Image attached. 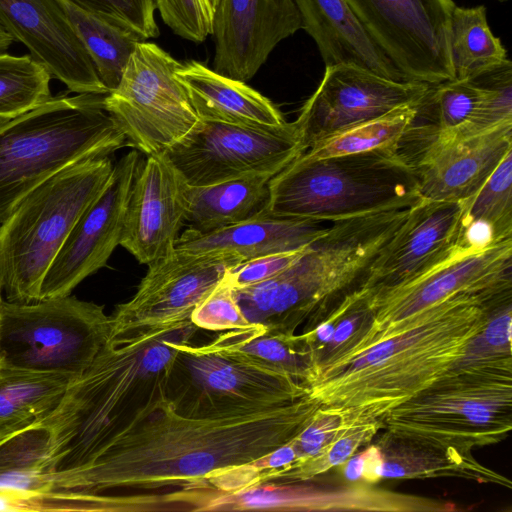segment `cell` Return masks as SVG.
<instances>
[{
    "label": "cell",
    "instance_id": "6da1fadb",
    "mask_svg": "<svg viewBox=\"0 0 512 512\" xmlns=\"http://www.w3.org/2000/svg\"><path fill=\"white\" fill-rule=\"evenodd\" d=\"M320 406L309 393L265 410L188 417L165 398L56 496L68 511H204L223 472L293 441Z\"/></svg>",
    "mask_w": 512,
    "mask_h": 512
},
{
    "label": "cell",
    "instance_id": "7a4b0ae2",
    "mask_svg": "<svg viewBox=\"0 0 512 512\" xmlns=\"http://www.w3.org/2000/svg\"><path fill=\"white\" fill-rule=\"evenodd\" d=\"M197 329L189 322L109 340L92 364L69 381L57 405L36 422L48 434L51 495L167 398L178 344Z\"/></svg>",
    "mask_w": 512,
    "mask_h": 512
},
{
    "label": "cell",
    "instance_id": "3957f363",
    "mask_svg": "<svg viewBox=\"0 0 512 512\" xmlns=\"http://www.w3.org/2000/svg\"><path fill=\"white\" fill-rule=\"evenodd\" d=\"M490 302L451 296L403 320L361 352L312 363L305 379L310 396L322 406L382 422L465 359L487 324Z\"/></svg>",
    "mask_w": 512,
    "mask_h": 512
},
{
    "label": "cell",
    "instance_id": "277c9868",
    "mask_svg": "<svg viewBox=\"0 0 512 512\" xmlns=\"http://www.w3.org/2000/svg\"><path fill=\"white\" fill-rule=\"evenodd\" d=\"M104 95L62 92L19 115L0 118V223L59 171L109 156L126 144L104 108Z\"/></svg>",
    "mask_w": 512,
    "mask_h": 512
},
{
    "label": "cell",
    "instance_id": "5b68a950",
    "mask_svg": "<svg viewBox=\"0 0 512 512\" xmlns=\"http://www.w3.org/2000/svg\"><path fill=\"white\" fill-rule=\"evenodd\" d=\"M382 425L403 437L464 451L502 441L512 429L511 350L492 348L480 334L457 367L391 410Z\"/></svg>",
    "mask_w": 512,
    "mask_h": 512
},
{
    "label": "cell",
    "instance_id": "8992f818",
    "mask_svg": "<svg viewBox=\"0 0 512 512\" xmlns=\"http://www.w3.org/2000/svg\"><path fill=\"white\" fill-rule=\"evenodd\" d=\"M420 200L414 168L401 152L299 155L270 179L265 215L336 222L409 208Z\"/></svg>",
    "mask_w": 512,
    "mask_h": 512
},
{
    "label": "cell",
    "instance_id": "52a82bcc",
    "mask_svg": "<svg viewBox=\"0 0 512 512\" xmlns=\"http://www.w3.org/2000/svg\"><path fill=\"white\" fill-rule=\"evenodd\" d=\"M113 167L109 156L70 165L29 192L0 223V287L7 301L40 300L48 268Z\"/></svg>",
    "mask_w": 512,
    "mask_h": 512
},
{
    "label": "cell",
    "instance_id": "ba28073f",
    "mask_svg": "<svg viewBox=\"0 0 512 512\" xmlns=\"http://www.w3.org/2000/svg\"><path fill=\"white\" fill-rule=\"evenodd\" d=\"M104 307L71 294L0 304L1 366L74 378L110 340Z\"/></svg>",
    "mask_w": 512,
    "mask_h": 512
},
{
    "label": "cell",
    "instance_id": "9c48e42d",
    "mask_svg": "<svg viewBox=\"0 0 512 512\" xmlns=\"http://www.w3.org/2000/svg\"><path fill=\"white\" fill-rule=\"evenodd\" d=\"M309 394L289 373L253 364L210 343L178 344L167 384L175 411L188 417L237 415L281 406Z\"/></svg>",
    "mask_w": 512,
    "mask_h": 512
},
{
    "label": "cell",
    "instance_id": "30bf717a",
    "mask_svg": "<svg viewBox=\"0 0 512 512\" xmlns=\"http://www.w3.org/2000/svg\"><path fill=\"white\" fill-rule=\"evenodd\" d=\"M181 64L158 45L140 41L119 84L104 95V108L124 133L126 144L147 156L164 154L199 121L175 76Z\"/></svg>",
    "mask_w": 512,
    "mask_h": 512
},
{
    "label": "cell",
    "instance_id": "8fae6325",
    "mask_svg": "<svg viewBox=\"0 0 512 512\" xmlns=\"http://www.w3.org/2000/svg\"><path fill=\"white\" fill-rule=\"evenodd\" d=\"M512 293V239L479 251L460 250L408 284L367 300L371 318L326 360L361 352L403 320L451 296L469 294L492 301Z\"/></svg>",
    "mask_w": 512,
    "mask_h": 512
},
{
    "label": "cell",
    "instance_id": "7c38bea8",
    "mask_svg": "<svg viewBox=\"0 0 512 512\" xmlns=\"http://www.w3.org/2000/svg\"><path fill=\"white\" fill-rule=\"evenodd\" d=\"M304 152L294 122L257 127L200 120L164 154L189 186L275 176Z\"/></svg>",
    "mask_w": 512,
    "mask_h": 512
},
{
    "label": "cell",
    "instance_id": "4fadbf2b",
    "mask_svg": "<svg viewBox=\"0 0 512 512\" xmlns=\"http://www.w3.org/2000/svg\"><path fill=\"white\" fill-rule=\"evenodd\" d=\"M405 80H453L449 35L453 0H346Z\"/></svg>",
    "mask_w": 512,
    "mask_h": 512
},
{
    "label": "cell",
    "instance_id": "5bb4252c",
    "mask_svg": "<svg viewBox=\"0 0 512 512\" xmlns=\"http://www.w3.org/2000/svg\"><path fill=\"white\" fill-rule=\"evenodd\" d=\"M242 262L231 254L174 250L148 266L134 296L110 315V341L191 322L194 309Z\"/></svg>",
    "mask_w": 512,
    "mask_h": 512
},
{
    "label": "cell",
    "instance_id": "9a60e30c",
    "mask_svg": "<svg viewBox=\"0 0 512 512\" xmlns=\"http://www.w3.org/2000/svg\"><path fill=\"white\" fill-rule=\"evenodd\" d=\"M431 87L390 79L353 64L325 66L321 82L294 121L304 151L398 108L423 105Z\"/></svg>",
    "mask_w": 512,
    "mask_h": 512
},
{
    "label": "cell",
    "instance_id": "2e32d148",
    "mask_svg": "<svg viewBox=\"0 0 512 512\" xmlns=\"http://www.w3.org/2000/svg\"><path fill=\"white\" fill-rule=\"evenodd\" d=\"M467 200L421 199L411 206L355 290L373 300L417 279L460 251Z\"/></svg>",
    "mask_w": 512,
    "mask_h": 512
},
{
    "label": "cell",
    "instance_id": "e0dca14e",
    "mask_svg": "<svg viewBox=\"0 0 512 512\" xmlns=\"http://www.w3.org/2000/svg\"><path fill=\"white\" fill-rule=\"evenodd\" d=\"M141 161L138 151L132 150L114 164L104 190L77 221L48 268L40 300L70 295L84 279L107 265L121 242Z\"/></svg>",
    "mask_w": 512,
    "mask_h": 512
},
{
    "label": "cell",
    "instance_id": "ac0fdd59",
    "mask_svg": "<svg viewBox=\"0 0 512 512\" xmlns=\"http://www.w3.org/2000/svg\"><path fill=\"white\" fill-rule=\"evenodd\" d=\"M300 29L293 0H219L211 22L213 70L247 82L274 48Z\"/></svg>",
    "mask_w": 512,
    "mask_h": 512
},
{
    "label": "cell",
    "instance_id": "d6986e66",
    "mask_svg": "<svg viewBox=\"0 0 512 512\" xmlns=\"http://www.w3.org/2000/svg\"><path fill=\"white\" fill-rule=\"evenodd\" d=\"M0 24L69 92L108 93L58 0H0Z\"/></svg>",
    "mask_w": 512,
    "mask_h": 512
},
{
    "label": "cell",
    "instance_id": "ffe728a7",
    "mask_svg": "<svg viewBox=\"0 0 512 512\" xmlns=\"http://www.w3.org/2000/svg\"><path fill=\"white\" fill-rule=\"evenodd\" d=\"M188 184L165 154L141 161L120 245L147 266L171 255L185 224Z\"/></svg>",
    "mask_w": 512,
    "mask_h": 512
},
{
    "label": "cell",
    "instance_id": "44dd1931",
    "mask_svg": "<svg viewBox=\"0 0 512 512\" xmlns=\"http://www.w3.org/2000/svg\"><path fill=\"white\" fill-rule=\"evenodd\" d=\"M422 131L425 145L405 158L414 168L423 200L470 199L512 150V123L455 139L434 136L431 126Z\"/></svg>",
    "mask_w": 512,
    "mask_h": 512
},
{
    "label": "cell",
    "instance_id": "7402d4cb",
    "mask_svg": "<svg viewBox=\"0 0 512 512\" xmlns=\"http://www.w3.org/2000/svg\"><path fill=\"white\" fill-rule=\"evenodd\" d=\"M461 478L511 489V481L481 464L471 451L442 447L387 431L365 450L362 478Z\"/></svg>",
    "mask_w": 512,
    "mask_h": 512
},
{
    "label": "cell",
    "instance_id": "603a6c76",
    "mask_svg": "<svg viewBox=\"0 0 512 512\" xmlns=\"http://www.w3.org/2000/svg\"><path fill=\"white\" fill-rule=\"evenodd\" d=\"M302 29L325 64H353L394 80H405L362 27L346 0H293Z\"/></svg>",
    "mask_w": 512,
    "mask_h": 512
},
{
    "label": "cell",
    "instance_id": "cb8c5ba5",
    "mask_svg": "<svg viewBox=\"0 0 512 512\" xmlns=\"http://www.w3.org/2000/svg\"><path fill=\"white\" fill-rule=\"evenodd\" d=\"M320 222L262 215L208 232L187 228L175 250L192 254H231L242 261L302 249L326 231Z\"/></svg>",
    "mask_w": 512,
    "mask_h": 512
},
{
    "label": "cell",
    "instance_id": "d4e9b609",
    "mask_svg": "<svg viewBox=\"0 0 512 512\" xmlns=\"http://www.w3.org/2000/svg\"><path fill=\"white\" fill-rule=\"evenodd\" d=\"M175 76L200 120L257 127L287 122L267 97L246 82L219 74L198 61L182 63Z\"/></svg>",
    "mask_w": 512,
    "mask_h": 512
},
{
    "label": "cell",
    "instance_id": "484cf974",
    "mask_svg": "<svg viewBox=\"0 0 512 512\" xmlns=\"http://www.w3.org/2000/svg\"><path fill=\"white\" fill-rule=\"evenodd\" d=\"M270 175H254L206 186H187L185 223L208 232L266 214Z\"/></svg>",
    "mask_w": 512,
    "mask_h": 512
},
{
    "label": "cell",
    "instance_id": "4316f807",
    "mask_svg": "<svg viewBox=\"0 0 512 512\" xmlns=\"http://www.w3.org/2000/svg\"><path fill=\"white\" fill-rule=\"evenodd\" d=\"M512 239V150L467 200L463 214L460 248L479 251Z\"/></svg>",
    "mask_w": 512,
    "mask_h": 512
},
{
    "label": "cell",
    "instance_id": "83f0119b",
    "mask_svg": "<svg viewBox=\"0 0 512 512\" xmlns=\"http://www.w3.org/2000/svg\"><path fill=\"white\" fill-rule=\"evenodd\" d=\"M449 50L454 80L477 81L511 64L487 20L484 5H456L450 22Z\"/></svg>",
    "mask_w": 512,
    "mask_h": 512
},
{
    "label": "cell",
    "instance_id": "f1b7e54d",
    "mask_svg": "<svg viewBox=\"0 0 512 512\" xmlns=\"http://www.w3.org/2000/svg\"><path fill=\"white\" fill-rule=\"evenodd\" d=\"M70 380L60 374L0 366V441L49 413Z\"/></svg>",
    "mask_w": 512,
    "mask_h": 512
},
{
    "label": "cell",
    "instance_id": "f546056e",
    "mask_svg": "<svg viewBox=\"0 0 512 512\" xmlns=\"http://www.w3.org/2000/svg\"><path fill=\"white\" fill-rule=\"evenodd\" d=\"M210 344L250 363L285 371L304 384L312 364L310 350L299 335L269 330L259 324L228 330Z\"/></svg>",
    "mask_w": 512,
    "mask_h": 512
},
{
    "label": "cell",
    "instance_id": "4dcf8cb0",
    "mask_svg": "<svg viewBox=\"0 0 512 512\" xmlns=\"http://www.w3.org/2000/svg\"><path fill=\"white\" fill-rule=\"evenodd\" d=\"M108 92L120 82L139 36L90 12L71 0H58Z\"/></svg>",
    "mask_w": 512,
    "mask_h": 512
},
{
    "label": "cell",
    "instance_id": "1f68e13d",
    "mask_svg": "<svg viewBox=\"0 0 512 512\" xmlns=\"http://www.w3.org/2000/svg\"><path fill=\"white\" fill-rule=\"evenodd\" d=\"M52 481L47 431L37 423L0 441V491L46 498L50 511Z\"/></svg>",
    "mask_w": 512,
    "mask_h": 512
},
{
    "label": "cell",
    "instance_id": "d6a6232c",
    "mask_svg": "<svg viewBox=\"0 0 512 512\" xmlns=\"http://www.w3.org/2000/svg\"><path fill=\"white\" fill-rule=\"evenodd\" d=\"M421 106H406L327 137L305 150L308 159L372 151L400 152Z\"/></svg>",
    "mask_w": 512,
    "mask_h": 512
},
{
    "label": "cell",
    "instance_id": "836d02e7",
    "mask_svg": "<svg viewBox=\"0 0 512 512\" xmlns=\"http://www.w3.org/2000/svg\"><path fill=\"white\" fill-rule=\"evenodd\" d=\"M487 92V86L477 81L453 79L432 85L425 104L434 109V136L455 139L480 134L478 125Z\"/></svg>",
    "mask_w": 512,
    "mask_h": 512
},
{
    "label": "cell",
    "instance_id": "e575fe53",
    "mask_svg": "<svg viewBox=\"0 0 512 512\" xmlns=\"http://www.w3.org/2000/svg\"><path fill=\"white\" fill-rule=\"evenodd\" d=\"M382 428L381 421L359 415L322 453L304 460H295L280 468L261 471L257 483L312 480L334 467L345 464L360 446L370 442Z\"/></svg>",
    "mask_w": 512,
    "mask_h": 512
},
{
    "label": "cell",
    "instance_id": "d590c367",
    "mask_svg": "<svg viewBox=\"0 0 512 512\" xmlns=\"http://www.w3.org/2000/svg\"><path fill=\"white\" fill-rule=\"evenodd\" d=\"M51 79L29 54L0 52V118L19 115L49 99Z\"/></svg>",
    "mask_w": 512,
    "mask_h": 512
},
{
    "label": "cell",
    "instance_id": "8d00e7d4",
    "mask_svg": "<svg viewBox=\"0 0 512 512\" xmlns=\"http://www.w3.org/2000/svg\"><path fill=\"white\" fill-rule=\"evenodd\" d=\"M111 23L139 36L155 38L159 28L155 20V0H71Z\"/></svg>",
    "mask_w": 512,
    "mask_h": 512
},
{
    "label": "cell",
    "instance_id": "74e56055",
    "mask_svg": "<svg viewBox=\"0 0 512 512\" xmlns=\"http://www.w3.org/2000/svg\"><path fill=\"white\" fill-rule=\"evenodd\" d=\"M359 415L351 409L321 405L310 423L291 442L296 460L322 453Z\"/></svg>",
    "mask_w": 512,
    "mask_h": 512
},
{
    "label": "cell",
    "instance_id": "f35d334b",
    "mask_svg": "<svg viewBox=\"0 0 512 512\" xmlns=\"http://www.w3.org/2000/svg\"><path fill=\"white\" fill-rule=\"evenodd\" d=\"M190 319L197 328L212 331L241 329L250 325L237 303L234 287L227 276L194 309Z\"/></svg>",
    "mask_w": 512,
    "mask_h": 512
},
{
    "label": "cell",
    "instance_id": "ab89813d",
    "mask_svg": "<svg viewBox=\"0 0 512 512\" xmlns=\"http://www.w3.org/2000/svg\"><path fill=\"white\" fill-rule=\"evenodd\" d=\"M163 22L178 36L202 43L211 34L212 15L203 0H155Z\"/></svg>",
    "mask_w": 512,
    "mask_h": 512
},
{
    "label": "cell",
    "instance_id": "60d3db41",
    "mask_svg": "<svg viewBox=\"0 0 512 512\" xmlns=\"http://www.w3.org/2000/svg\"><path fill=\"white\" fill-rule=\"evenodd\" d=\"M306 247L242 261L229 269L226 276L234 288L261 282L286 269L303 253Z\"/></svg>",
    "mask_w": 512,
    "mask_h": 512
},
{
    "label": "cell",
    "instance_id": "b9f144b4",
    "mask_svg": "<svg viewBox=\"0 0 512 512\" xmlns=\"http://www.w3.org/2000/svg\"><path fill=\"white\" fill-rule=\"evenodd\" d=\"M0 511H49V505L42 496L0 491Z\"/></svg>",
    "mask_w": 512,
    "mask_h": 512
},
{
    "label": "cell",
    "instance_id": "7bdbcfd3",
    "mask_svg": "<svg viewBox=\"0 0 512 512\" xmlns=\"http://www.w3.org/2000/svg\"><path fill=\"white\" fill-rule=\"evenodd\" d=\"M345 476L348 480L357 481L362 478L365 468V451L351 456L346 462Z\"/></svg>",
    "mask_w": 512,
    "mask_h": 512
},
{
    "label": "cell",
    "instance_id": "ee69618b",
    "mask_svg": "<svg viewBox=\"0 0 512 512\" xmlns=\"http://www.w3.org/2000/svg\"><path fill=\"white\" fill-rule=\"evenodd\" d=\"M12 36L0 24V52L6 51L13 43Z\"/></svg>",
    "mask_w": 512,
    "mask_h": 512
},
{
    "label": "cell",
    "instance_id": "f6af8a7d",
    "mask_svg": "<svg viewBox=\"0 0 512 512\" xmlns=\"http://www.w3.org/2000/svg\"><path fill=\"white\" fill-rule=\"evenodd\" d=\"M205 2L211 14L213 15V12L219 3V0H205Z\"/></svg>",
    "mask_w": 512,
    "mask_h": 512
},
{
    "label": "cell",
    "instance_id": "bcb514c9",
    "mask_svg": "<svg viewBox=\"0 0 512 512\" xmlns=\"http://www.w3.org/2000/svg\"><path fill=\"white\" fill-rule=\"evenodd\" d=\"M4 299L2 298V290H1V287H0V304L1 302L3 301Z\"/></svg>",
    "mask_w": 512,
    "mask_h": 512
},
{
    "label": "cell",
    "instance_id": "7dc6e473",
    "mask_svg": "<svg viewBox=\"0 0 512 512\" xmlns=\"http://www.w3.org/2000/svg\"><path fill=\"white\" fill-rule=\"evenodd\" d=\"M2 364V357H1V353H0V366Z\"/></svg>",
    "mask_w": 512,
    "mask_h": 512
},
{
    "label": "cell",
    "instance_id": "c3c4849f",
    "mask_svg": "<svg viewBox=\"0 0 512 512\" xmlns=\"http://www.w3.org/2000/svg\"><path fill=\"white\" fill-rule=\"evenodd\" d=\"M203 2H204V3H205V5H206V2H205V0H203ZM206 6H207V5H206ZM207 8H208V7H207ZM209 11H210V10H209ZM210 13H211V12H210ZM211 15H212V14H211Z\"/></svg>",
    "mask_w": 512,
    "mask_h": 512
},
{
    "label": "cell",
    "instance_id": "681fc988",
    "mask_svg": "<svg viewBox=\"0 0 512 512\" xmlns=\"http://www.w3.org/2000/svg\"><path fill=\"white\" fill-rule=\"evenodd\" d=\"M500 1H507V0H500Z\"/></svg>",
    "mask_w": 512,
    "mask_h": 512
}]
</instances>
